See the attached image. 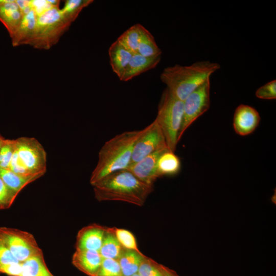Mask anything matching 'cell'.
Returning a JSON list of instances; mask_svg holds the SVG:
<instances>
[{"label": "cell", "instance_id": "obj_1", "mask_svg": "<svg viewBox=\"0 0 276 276\" xmlns=\"http://www.w3.org/2000/svg\"><path fill=\"white\" fill-rule=\"evenodd\" d=\"M99 201H122L142 206L153 186L139 180L127 169L112 173L93 186Z\"/></svg>", "mask_w": 276, "mask_h": 276}, {"label": "cell", "instance_id": "obj_2", "mask_svg": "<svg viewBox=\"0 0 276 276\" xmlns=\"http://www.w3.org/2000/svg\"><path fill=\"white\" fill-rule=\"evenodd\" d=\"M142 131H124L104 143L99 152L97 164L90 177L92 186L106 176L129 166L134 145Z\"/></svg>", "mask_w": 276, "mask_h": 276}, {"label": "cell", "instance_id": "obj_3", "mask_svg": "<svg viewBox=\"0 0 276 276\" xmlns=\"http://www.w3.org/2000/svg\"><path fill=\"white\" fill-rule=\"evenodd\" d=\"M220 68L218 63L208 60L197 61L190 65L176 64L165 68L160 78L174 97L183 101Z\"/></svg>", "mask_w": 276, "mask_h": 276}, {"label": "cell", "instance_id": "obj_4", "mask_svg": "<svg viewBox=\"0 0 276 276\" xmlns=\"http://www.w3.org/2000/svg\"><path fill=\"white\" fill-rule=\"evenodd\" d=\"M183 101L174 97L166 88L158 105L155 120L164 135L168 149L175 152L181 125Z\"/></svg>", "mask_w": 276, "mask_h": 276}, {"label": "cell", "instance_id": "obj_5", "mask_svg": "<svg viewBox=\"0 0 276 276\" xmlns=\"http://www.w3.org/2000/svg\"><path fill=\"white\" fill-rule=\"evenodd\" d=\"M70 26L59 7H52L38 15L34 34L29 45L49 50L59 41Z\"/></svg>", "mask_w": 276, "mask_h": 276}, {"label": "cell", "instance_id": "obj_6", "mask_svg": "<svg viewBox=\"0 0 276 276\" xmlns=\"http://www.w3.org/2000/svg\"><path fill=\"white\" fill-rule=\"evenodd\" d=\"M0 239L20 263L33 256L43 254L34 236L27 232L2 227Z\"/></svg>", "mask_w": 276, "mask_h": 276}, {"label": "cell", "instance_id": "obj_7", "mask_svg": "<svg viewBox=\"0 0 276 276\" xmlns=\"http://www.w3.org/2000/svg\"><path fill=\"white\" fill-rule=\"evenodd\" d=\"M15 140V151L21 163L32 175H43L47 171V153L34 137H20Z\"/></svg>", "mask_w": 276, "mask_h": 276}, {"label": "cell", "instance_id": "obj_8", "mask_svg": "<svg viewBox=\"0 0 276 276\" xmlns=\"http://www.w3.org/2000/svg\"><path fill=\"white\" fill-rule=\"evenodd\" d=\"M210 87V80L209 79L183 101V117L178 133V142L187 128L209 109Z\"/></svg>", "mask_w": 276, "mask_h": 276}, {"label": "cell", "instance_id": "obj_9", "mask_svg": "<svg viewBox=\"0 0 276 276\" xmlns=\"http://www.w3.org/2000/svg\"><path fill=\"white\" fill-rule=\"evenodd\" d=\"M168 147L164 135L154 120L143 129L142 134L135 143L130 165L140 161L153 152Z\"/></svg>", "mask_w": 276, "mask_h": 276}, {"label": "cell", "instance_id": "obj_10", "mask_svg": "<svg viewBox=\"0 0 276 276\" xmlns=\"http://www.w3.org/2000/svg\"><path fill=\"white\" fill-rule=\"evenodd\" d=\"M153 152L140 161L129 165L126 169L144 183L153 186L156 180L160 177L157 169V162L160 155L166 149Z\"/></svg>", "mask_w": 276, "mask_h": 276}, {"label": "cell", "instance_id": "obj_11", "mask_svg": "<svg viewBox=\"0 0 276 276\" xmlns=\"http://www.w3.org/2000/svg\"><path fill=\"white\" fill-rule=\"evenodd\" d=\"M260 121V116L254 107L240 104L235 109L233 117V127L236 133L245 136L253 132Z\"/></svg>", "mask_w": 276, "mask_h": 276}, {"label": "cell", "instance_id": "obj_12", "mask_svg": "<svg viewBox=\"0 0 276 276\" xmlns=\"http://www.w3.org/2000/svg\"><path fill=\"white\" fill-rule=\"evenodd\" d=\"M108 227L93 224L82 228L76 238V249L99 251Z\"/></svg>", "mask_w": 276, "mask_h": 276}, {"label": "cell", "instance_id": "obj_13", "mask_svg": "<svg viewBox=\"0 0 276 276\" xmlns=\"http://www.w3.org/2000/svg\"><path fill=\"white\" fill-rule=\"evenodd\" d=\"M103 258L99 251L76 249L72 257V264L80 271L88 276H96Z\"/></svg>", "mask_w": 276, "mask_h": 276}, {"label": "cell", "instance_id": "obj_14", "mask_svg": "<svg viewBox=\"0 0 276 276\" xmlns=\"http://www.w3.org/2000/svg\"><path fill=\"white\" fill-rule=\"evenodd\" d=\"M24 16L16 0H0V21L7 30L10 37L19 26Z\"/></svg>", "mask_w": 276, "mask_h": 276}, {"label": "cell", "instance_id": "obj_15", "mask_svg": "<svg viewBox=\"0 0 276 276\" xmlns=\"http://www.w3.org/2000/svg\"><path fill=\"white\" fill-rule=\"evenodd\" d=\"M37 17L38 14L33 9L24 15L19 26L10 36L13 47L29 44L34 34Z\"/></svg>", "mask_w": 276, "mask_h": 276}, {"label": "cell", "instance_id": "obj_16", "mask_svg": "<svg viewBox=\"0 0 276 276\" xmlns=\"http://www.w3.org/2000/svg\"><path fill=\"white\" fill-rule=\"evenodd\" d=\"M160 59L161 56L149 58L143 56L137 53L133 54L120 80L122 81H127L155 68L159 63Z\"/></svg>", "mask_w": 276, "mask_h": 276}, {"label": "cell", "instance_id": "obj_17", "mask_svg": "<svg viewBox=\"0 0 276 276\" xmlns=\"http://www.w3.org/2000/svg\"><path fill=\"white\" fill-rule=\"evenodd\" d=\"M108 54L112 70L120 79L133 54L117 40L109 47Z\"/></svg>", "mask_w": 276, "mask_h": 276}, {"label": "cell", "instance_id": "obj_18", "mask_svg": "<svg viewBox=\"0 0 276 276\" xmlns=\"http://www.w3.org/2000/svg\"><path fill=\"white\" fill-rule=\"evenodd\" d=\"M41 175H20L9 169L0 168V177L7 187L17 196L27 185L41 177Z\"/></svg>", "mask_w": 276, "mask_h": 276}, {"label": "cell", "instance_id": "obj_19", "mask_svg": "<svg viewBox=\"0 0 276 276\" xmlns=\"http://www.w3.org/2000/svg\"><path fill=\"white\" fill-rule=\"evenodd\" d=\"M146 257L142 252L124 249L118 259L123 276H132L137 273L140 266Z\"/></svg>", "mask_w": 276, "mask_h": 276}, {"label": "cell", "instance_id": "obj_20", "mask_svg": "<svg viewBox=\"0 0 276 276\" xmlns=\"http://www.w3.org/2000/svg\"><path fill=\"white\" fill-rule=\"evenodd\" d=\"M181 167L179 158L168 149L159 156L157 162V172L160 177L177 174Z\"/></svg>", "mask_w": 276, "mask_h": 276}, {"label": "cell", "instance_id": "obj_21", "mask_svg": "<svg viewBox=\"0 0 276 276\" xmlns=\"http://www.w3.org/2000/svg\"><path fill=\"white\" fill-rule=\"evenodd\" d=\"M114 227H108L99 252L103 258L118 260L124 248L118 241L114 232Z\"/></svg>", "mask_w": 276, "mask_h": 276}, {"label": "cell", "instance_id": "obj_22", "mask_svg": "<svg viewBox=\"0 0 276 276\" xmlns=\"http://www.w3.org/2000/svg\"><path fill=\"white\" fill-rule=\"evenodd\" d=\"M145 29L141 24H135L123 32L117 40L131 53H136Z\"/></svg>", "mask_w": 276, "mask_h": 276}, {"label": "cell", "instance_id": "obj_23", "mask_svg": "<svg viewBox=\"0 0 276 276\" xmlns=\"http://www.w3.org/2000/svg\"><path fill=\"white\" fill-rule=\"evenodd\" d=\"M21 265L22 272L29 276H54L45 263L43 254L33 256Z\"/></svg>", "mask_w": 276, "mask_h": 276}, {"label": "cell", "instance_id": "obj_24", "mask_svg": "<svg viewBox=\"0 0 276 276\" xmlns=\"http://www.w3.org/2000/svg\"><path fill=\"white\" fill-rule=\"evenodd\" d=\"M137 53L149 58L161 56L162 51L151 33L145 29L137 48Z\"/></svg>", "mask_w": 276, "mask_h": 276}, {"label": "cell", "instance_id": "obj_25", "mask_svg": "<svg viewBox=\"0 0 276 276\" xmlns=\"http://www.w3.org/2000/svg\"><path fill=\"white\" fill-rule=\"evenodd\" d=\"M94 1L93 0H66L61 12L66 21L71 25L81 11Z\"/></svg>", "mask_w": 276, "mask_h": 276}, {"label": "cell", "instance_id": "obj_26", "mask_svg": "<svg viewBox=\"0 0 276 276\" xmlns=\"http://www.w3.org/2000/svg\"><path fill=\"white\" fill-rule=\"evenodd\" d=\"M113 232L118 241L124 249L141 252L138 248L136 239L131 232L124 228L114 227Z\"/></svg>", "mask_w": 276, "mask_h": 276}, {"label": "cell", "instance_id": "obj_27", "mask_svg": "<svg viewBox=\"0 0 276 276\" xmlns=\"http://www.w3.org/2000/svg\"><path fill=\"white\" fill-rule=\"evenodd\" d=\"M15 149V140L5 139L0 149V168L9 169Z\"/></svg>", "mask_w": 276, "mask_h": 276}, {"label": "cell", "instance_id": "obj_28", "mask_svg": "<svg viewBox=\"0 0 276 276\" xmlns=\"http://www.w3.org/2000/svg\"><path fill=\"white\" fill-rule=\"evenodd\" d=\"M96 276H123L118 260L103 258Z\"/></svg>", "mask_w": 276, "mask_h": 276}, {"label": "cell", "instance_id": "obj_29", "mask_svg": "<svg viewBox=\"0 0 276 276\" xmlns=\"http://www.w3.org/2000/svg\"><path fill=\"white\" fill-rule=\"evenodd\" d=\"M137 273L141 276H164L160 264L147 257L142 262Z\"/></svg>", "mask_w": 276, "mask_h": 276}, {"label": "cell", "instance_id": "obj_30", "mask_svg": "<svg viewBox=\"0 0 276 276\" xmlns=\"http://www.w3.org/2000/svg\"><path fill=\"white\" fill-rule=\"evenodd\" d=\"M16 196L7 187L0 177V209L10 207Z\"/></svg>", "mask_w": 276, "mask_h": 276}, {"label": "cell", "instance_id": "obj_31", "mask_svg": "<svg viewBox=\"0 0 276 276\" xmlns=\"http://www.w3.org/2000/svg\"><path fill=\"white\" fill-rule=\"evenodd\" d=\"M256 96L260 99L274 100L276 99V80L269 81L256 91Z\"/></svg>", "mask_w": 276, "mask_h": 276}, {"label": "cell", "instance_id": "obj_32", "mask_svg": "<svg viewBox=\"0 0 276 276\" xmlns=\"http://www.w3.org/2000/svg\"><path fill=\"white\" fill-rule=\"evenodd\" d=\"M20 263L0 239V267L12 263Z\"/></svg>", "mask_w": 276, "mask_h": 276}, {"label": "cell", "instance_id": "obj_33", "mask_svg": "<svg viewBox=\"0 0 276 276\" xmlns=\"http://www.w3.org/2000/svg\"><path fill=\"white\" fill-rule=\"evenodd\" d=\"M9 169L14 173L18 174L25 175H32L29 173L21 163L15 151V149L13 153Z\"/></svg>", "mask_w": 276, "mask_h": 276}, {"label": "cell", "instance_id": "obj_34", "mask_svg": "<svg viewBox=\"0 0 276 276\" xmlns=\"http://www.w3.org/2000/svg\"><path fill=\"white\" fill-rule=\"evenodd\" d=\"M22 272L21 263L9 264L0 267V273L9 276H19Z\"/></svg>", "mask_w": 276, "mask_h": 276}, {"label": "cell", "instance_id": "obj_35", "mask_svg": "<svg viewBox=\"0 0 276 276\" xmlns=\"http://www.w3.org/2000/svg\"><path fill=\"white\" fill-rule=\"evenodd\" d=\"M24 15L28 13L32 9L31 1L16 0Z\"/></svg>", "mask_w": 276, "mask_h": 276}, {"label": "cell", "instance_id": "obj_36", "mask_svg": "<svg viewBox=\"0 0 276 276\" xmlns=\"http://www.w3.org/2000/svg\"><path fill=\"white\" fill-rule=\"evenodd\" d=\"M164 276H179L176 272L168 267L160 264Z\"/></svg>", "mask_w": 276, "mask_h": 276}, {"label": "cell", "instance_id": "obj_37", "mask_svg": "<svg viewBox=\"0 0 276 276\" xmlns=\"http://www.w3.org/2000/svg\"><path fill=\"white\" fill-rule=\"evenodd\" d=\"M5 139L0 134V149Z\"/></svg>", "mask_w": 276, "mask_h": 276}, {"label": "cell", "instance_id": "obj_38", "mask_svg": "<svg viewBox=\"0 0 276 276\" xmlns=\"http://www.w3.org/2000/svg\"><path fill=\"white\" fill-rule=\"evenodd\" d=\"M19 276H29L28 275L22 272Z\"/></svg>", "mask_w": 276, "mask_h": 276}, {"label": "cell", "instance_id": "obj_39", "mask_svg": "<svg viewBox=\"0 0 276 276\" xmlns=\"http://www.w3.org/2000/svg\"><path fill=\"white\" fill-rule=\"evenodd\" d=\"M132 276H141L138 273H136L133 275H132Z\"/></svg>", "mask_w": 276, "mask_h": 276}]
</instances>
